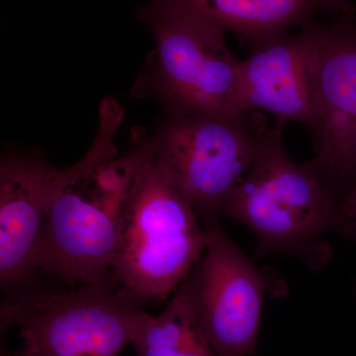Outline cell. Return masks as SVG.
I'll return each instance as SVG.
<instances>
[{
  "label": "cell",
  "instance_id": "cell-3",
  "mask_svg": "<svg viewBox=\"0 0 356 356\" xmlns=\"http://www.w3.org/2000/svg\"><path fill=\"white\" fill-rule=\"evenodd\" d=\"M207 229L156 166L154 149L122 218L111 264L114 286L144 307L177 291L202 257Z\"/></svg>",
  "mask_w": 356,
  "mask_h": 356
},
{
  "label": "cell",
  "instance_id": "cell-6",
  "mask_svg": "<svg viewBox=\"0 0 356 356\" xmlns=\"http://www.w3.org/2000/svg\"><path fill=\"white\" fill-rule=\"evenodd\" d=\"M259 111L168 113L154 136L159 172L201 220L219 217L254 163L266 128Z\"/></svg>",
  "mask_w": 356,
  "mask_h": 356
},
{
  "label": "cell",
  "instance_id": "cell-8",
  "mask_svg": "<svg viewBox=\"0 0 356 356\" xmlns=\"http://www.w3.org/2000/svg\"><path fill=\"white\" fill-rule=\"evenodd\" d=\"M202 224L209 236L207 248L182 282L198 324L218 355H254L264 297L282 296L285 285L248 259L219 217Z\"/></svg>",
  "mask_w": 356,
  "mask_h": 356
},
{
  "label": "cell",
  "instance_id": "cell-4",
  "mask_svg": "<svg viewBox=\"0 0 356 356\" xmlns=\"http://www.w3.org/2000/svg\"><path fill=\"white\" fill-rule=\"evenodd\" d=\"M136 15L156 44L136 95L156 98L168 113H247L241 108L242 60L229 51L224 32L153 1Z\"/></svg>",
  "mask_w": 356,
  "mask_h": 356
},
{
  "label": "cell",
  "instance_id": "cell-11",
  "mask_svg": "<svg viewBox=\"0 0 356 356\" xmlns=\"http://www.w3.org/2000/svg\"><path fill=\"white\" fill-rule=\"evenodd\" d=\"M165 8L191 15L232 32L252 46L286 33L294 25L303 26L321 11L337 19L353 16L348 0H151Z\"/></svg>",
  "mask_w": 356,
  "mask_h": 356
},
{
  "label": "cell",
  "instance_id": "cell-9",
  "mask_svg": "<svg viewBox=\"0 0 356 356\" xmlns=\"http://www.w3.org/2000/svg\"><path fill=\"white\" fill-rule=\"evenodd\" d=\"M60 168L36 153L4 154L0 163V283L4 291L31 284L49 205Z\"/></svg>",
  "mask_w": 356,
  "mask_h": 356
},
{
  "label": "cell",
  "instance_id": "cell-14",
  "mask_svg": "<svg viewBox=\"0 0 356 356\" xmlns=\"http://www.w3.org/2000/svg\"><path fill=\"white\" fill-rule=\"evenodd\" d=\"M355 294H356V286H355Z\"/></svg>",
  "mask_w": 356,
  "mask_h": 356
},
{
  "label": "cell",
  "instance_id": "cell-1",
  "mask_svg": "<svg viewBox=\"0 0 356 356\" xmlns=\"http://www.w3.org/2000/svg\"><path fill=\"white\" fill-rule=\"evenodd\" d=\"M125 110L102 100L99 127L90 149L76 165L58 172L49 205L38 273L70 285L115 287L113 261L124 212L140 170L154 149L153 137L138 139L118 158L115 136Z\"/></svg>",
  "mask_w": 356,
  "mask_h": 356
},
{
  "label": "cell",
  "instance_id": "cell-7",
  "mask_svg": "<svg viewBox=\"0 0 356 356\" xmlns=\"http://www.w3.org/2000/svg\"><path fill=\"white\" fill-rule=\"evenodd\" d=\"M299 36L315 133L308 163L339 203L356 181V22L311 20Z\"/></svg>",
  "mask_w": 356,
  "mask_h": 356
},
{
  "label": "cell",
  "instance_id": "cell-13",
  "mask_svg": "<svg viewBox=\"0 0 356 356\" xmlns=\"http://www.w3.org/2000/svg\"><path fill=\"white\" fill-rule=\"evenodd\" d=\"M339 207L344 216L356 221V181L339 200Z\"/></svg>",
  "mask_w": 356,
  "mask_h": 356
},
{
  "label": "cell",
  "instance_id": "cell-2",
  "mask_svg": "<svg viewBox=\"0 0 356 356\" xmlns=\"http://www.w3.org/2000/svg\"><path fill=\"white\" fill-rule=\"evenodd\" d=\"M287 122L267 130L252 168L225 203L222 214L242 222L257 238L255 257L288 254L313 270L332 257L329 234L356 238V221L321 184L308 163H297L283 145Z\"/></svg>",
  "mask_w": 356,
  "mask_h": 356
},
{
  "label": "cell",
  "instance_id": "cell-10",
  "mask_svg": "<svg viewBox=\"0 0 356 356\" xmlns=\"http://www.w3.org/2000/svg\"><path fill=\"white\" fill-rule=\"evenodd\" d=\"M241 67V108L262 109L286 122L313 127L300 36L276 35L252 44Z\"/></svg>",
  "mask_w": 356,
  "mask_h": 356
},
{
  "label": "cell",
  "instance_id": "cell-5",
  "mask_svg": "<svg viewBox=\"0 0 356 356\" xmlns=\"http://www.w3.org/2000/svg\"><path fill=\"white\" fill-rule=\"evenodd\" d=\"M152 315L118 288L53 291L27 285L7 293L1 329L19 330L17 356H118Z\"/></svg>",
  "mask_w": 356,
  "mask_h": 356
},
{
  "label": "cell",
  "instance_id": "cell-12",
  "mask_svg": "<svg viewBox=\"0 0 356 356\" xmlns=\"http://www.w3.org/2000/svg\"><path fill=\"white\" fill-rule=\"evenodd\" d=\"M137 356H219L207 341L184 283L159 316H152L133 343Z\"/></svg>",
  "mask_w": 356,
  "mask_h": 356
}]
</instances>
